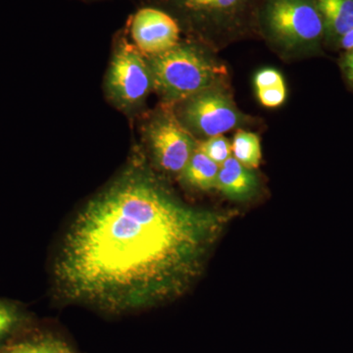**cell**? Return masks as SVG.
<instances>
[{"label": "cell", "mask_w": 353, "mask_h": 353, "mask_svg": "<svg viewBox=\"0 0 353 353\" xmlns=\"http://www.w3.org/2000/svg\"><path fill=\"white\" fill-rule=\"evenodd\" d=\"M230 216L192 208L132 166L72 221L53 266L70 301L120 313L182 296L201 275Z\"/></svg>", "instance_id": "1"}, {"label": "cell", "mask_w": 353, "mask_h": 353, "mask_svg": "<svg viewBox=\"0 0 353 353\" xmlns=\"http://www.w3.org/2000/svg\"><path fill=\"white\" fill-rule=\"evenodd\" d=\"M256 30L285 52H319L325 43L324 21L316 0H261Z\"/></svg>", "instance_id": "2"}, {"label": "cell", "mask_w": 353, "mask_h": 353, "mask_svg": "<svg viewBox=\"0 0 353 353\" xmlns=\"http://www.w3.org/2000/svg\"><path fill=\"white\" fill-rule=\"evenodd\" d=\"M148 63L153 87L171 101H187L215 87L226 72L201 48L190 43L176 44L172 50L150 57Z\"/></svg>", "instance_id": "3"}, {"label": "cell", "mask_w": 353, "mask_h": 353, "mask_svg": "<svg viewBox=\"0 0 353 353\" xmlns=\"http://www.w3.org/2000/svg\"><path fill=\"white\" fill-rule=\"evenodd\" d=\"M157 8L194 31L233 36L256 30V13L261 0H153Z\"/></svg>", "instance_id": "4"}, {"label": "cell", "mask_w": 353, "mask_h": 353, "mask_svg": "<svg viewBox=\"0 0 353 353\" xmlns=\"http://www.w3.org/2000/svg\"><path fill=\"white\" fill-rule=\"evenodd\" d=\"M134 43L122 39L111 60L106 85L116 103L131 108L145 101L153 87L152 70Z\"/></svg>", "instance_id": "5"}, {"label": "cell", "mask_w": 353, "mask_h": 353, "mask_svg": "<svg viewBox=\"0 0 353 353\" xmlns=\"http://www.w3.org/2000/svg\"><path fill=\"white\" fill-rule=\"evenodd\" d=\"M183 116L190 129L208 138L231 131L243 118L231 97L217 87L187 99Z\"/></svg>", "instance_id": "6"}, {"label": "cell", "mask_w": 353, "mask_h": 353, "mask_svg": "<svg viewBox=\"0 0 353 353\" xmlns=\"http://www.w3.org/2000/svg\"><path fill=\"white\" fill-rule=\"evenodd\" d=\"M148 136L160 168L169 173L182 174L197 145L187 128L173 113L163 112L152 121Z\"/></svg>", "instance_id": "7"}, {"label": "cell", "mask_w": 353, "mask_h": 353, "mask_svg": "<svg viewBox=\"0 0 353 353\" xmlns=\"http://www.w3.org/2000/svg\"><path fill=\"white\" fill-rule=\"evenodd\" d=\"M132 43L143 54H161L180 43L181 27L175 18L157 7L139 9L129 22Z\"/></svg>", "instance_id": "8"}, {"label": "cell", "mask_w": 353, "mask_h": 353, "mask_svg": "<svg viewBox=\"0 0 353 353\" xmlns=\"http://www.w3.org/2000/svg\"><path fill=\"white\" fill-rule=\"evenodd\" d=\"M259 179L252 169L248 168L234 157L220 165L216 189L234 201H246L255 194Z\"/></svg>", "instance_id": "9"}, {"label": "cell", "mask_w": 353, "mask_h": 353, "mask_svg": "<svg viewBox=\"0 0 353 353\" xmlns=\"http://www.w3.org/2000/svg\"><path fill=\"white\" fill-rule=\"evenodd\" d=\"M325 26V43L336 48L353 27V0H316Z\"/></svg>", "instance_id": "10"}, {"label": "cell", "mask_w": 353, "mask_h": 353, "mask_svg": "<svg viewBox=\"0 0 353 353\" xmlns=\"http://www.w3.org/2000/svg\"><path fill=\"white\" fill-rule=\"evenodd\" d=\"M219 168V165L196 148L181 175L190 187L209 190L216 189Z\"/></svg>", "instance_id": "11"}, {"label": "cell", "mask_w": 353, "mask_h": 353, "mask_svg": "<svg viewBox=\"0 0 353 353\" xmlns=\"http://www.w3.org/2000/svg\"><path fill=\"white\" fill-rule=\"evenodd\" d=\"M0 353H77L66 341L51 336H21L0 347Z\"/></svg>", "instance_id": "12"}, {"label": "cell", "mask_w": 353, "mask_h": 353, "mask_svg": "<svg viewBox=\"0 0 353 353\" xmlns=\"http://www.w3.org/2000/svg\"><path fill=\"white\" fill-rule=\"evenodd\" d=\"M30 322L19 303L0 299V347L22 334Z\"/></svg>", "instance_id": "13"}, {"label": "cell", "mask_w": 353, "mask_h": 353, "mask_svg": "<svg viewBox=\"0 0 353 353\" xmlns=\"http://www.w3.org/2000/svg\"><path fill=\"white\" fill-rule=\"evenodd\" d=\"M232 153L239 162L248 168H257L262 157L259 136L250 132H236L232 143Z\"/></svg>", "instance_id": "14"}, {"label": "cell", "mask_w": 353, "mask_h": 353, "mask_svg": "<svg viewBox=\"0 0 353 353\" xmlns=\"http://www.w3.org/2000/svg\"><path fill=\"white\" fill-rule=\"evenodd\" d=\"M196 148L219 166L232 157V145L222 134L197 143Z\"/></svg>", "instance_id": "15"}, {"label": "cell", "mask_w": 353, "mask_h": 353, "mask_svg": "<svg viewBox=\"0 0 353 353\" xmlns=\"http://www.w3.org/2000/svg\"><path fill=\"white\" fill-rule=\"evenodd\" d=\"M255 90H256L260 103L267 108H280L287 99L288 92L285 83Z\"/></svg>", "instance_id": "16"}, {"label": "cell", "mask_w": 353, "mask_h": 353, "mask_svg": "<svg viewBox=\"0 0 353 353\" xmlns=\"http://www.w3.org/2000/svg\"><path fill=\"white\" fill-rule=\"evenodd\" d=\"M285 83L284 77L273 68H265L257 72L254 77L255 90L283 85Z\"/></svg>", "instance_id": "17"}, {"label": "cell", "mask_w": 353, "mask_h": 353, "mask_svg": "<svg viewBox=\"0 0 353 353\" xmlns=\"http://www.w3.org/2000/svg\"><path fill=\"white\" fill-rule=\"evenodd\" d=\"M340 67L345 82L353 90V48L345 51L340 60Z\"/></svg>", "instance_id": "18"}, {"label": "cell", "mask_w": 353, "mask_h": 353, "mask_svg": "<svg viewBox=\"0 0 353 353\" xmlns=\"http://www.w3.org/2000/svg\"><path fill=\"white\" fill-rule=\"evenodd\" d=\"M336 48H341L345 51L352 50L353 48V27L347 32L343 34L340 39V41L336 46Z\"/></svg>", "instance_id": "19"}]
</instances>
